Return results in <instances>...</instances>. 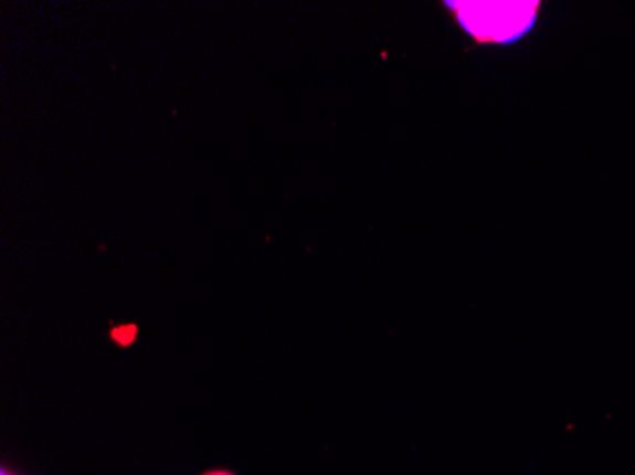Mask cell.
<instances>
[{"label": "cell", "instance_id": "obj_1", "mask_svg": "<svg viewBox=\"0 0 635 475\" xmlns=\"http://www.w3.org/2000/svg\"><path fill=\"white\" fill-rule=\"evenodd\" d=\"M212 475H226V474H212Z\"/></svg>", "mask_w": 635, "mask_h": 475}]
</instances>
